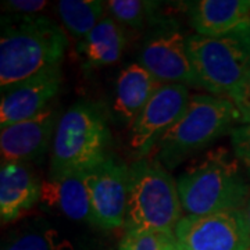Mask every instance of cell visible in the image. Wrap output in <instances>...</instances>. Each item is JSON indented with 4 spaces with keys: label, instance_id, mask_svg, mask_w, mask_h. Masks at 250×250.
Wrapping results in <instances>:
<instances>
[{
    "label": "cell",
    "instance_id": "8992f818",
    "mask_svg": "<svg viewBox=\"0 0 250 250\" xmlns=\"http://www.w3.org/2000/svg\"><path fill=\"white\" fill-rule=\"evenodd\" d=\"M188 54L200 88L232 99L250 72V27L220 38L189 35Z\"/></svg>",
    "mask_w": 250,
    "mask_h": 250
},
{
    "label": "cell",
    "instance_id": "6da1fadb",
    "mask_svg": "<svg viewBox=\"0 0 250 250\" xmlns=\"http://www.w3.org/2000/svg\"><path fill=\"white\" fill-rule=\"evenodd\" d=\"M68 46L65 31L43 16L1 18L0 88L14 86L38 74L62 67Z\"/></svg>",
    "mask_w": 250,
    "mask_h": 250
},
{
    "label": "cell",
    "instance_id": "e0dca14e",
    "mask_svg": "<svg viewBox=\"0 0 250 250\" xmlns=\"http://www.w3.org/2000/svg\"><path fill=\"white\" fill-rule=\"evenodd\" d=\"M125 34L116 20L104 16L96 27L81 39L80 52L92 67H104L117 62L124 52Z\"/></svg>",
    "mask_w": 250,
    "mask_h": 250
},
{
    "label": "cell",
    "instance_id": "30bf717a",
    "mask_svg": "<svg viewBox=\"0 0 250 250\" xmlns=\"http://www.w3.org/2000/svg\"><path fill=\"white\" fill-rule=\"evenodd\" d=\"M129 166L108 156L88 175L90 224L113 231L125 225Z\"/></svg>",
    "mask_w": 250,
    "mask_h": 250
},
{
    "label": "cell",
    "instance_id": "3957f363",
    "mask_svg": "<svg viewBox=\"0 0 250 250\" xmlns=\"http://www.w3.org/2000/svg\"><path fill=\"white\" fill-rule=\"evenodd\" d=\"M236 123L242 124L241 116L231 99L195 95L182 117L157 143L152 159L172 170L220 136L232 132Z\"/></svg>",
    "mask_w": 250,
    "mask_h": 250
},
{
    "label": "cell",
    "instance_id": "9c48e42d",
    "mask_svg": "<svg viewBox=\"0 0 250 250\" xmlns=\"http://www.w3.org/2000/svg\"><path fill=\"white\" fill-rule=\"evenodd\" d=\"M189 88L161 83L131 125V147L139 159L150 156L160 139L185 113L190 102Z\"/></svg>",
    "mask_w": 250,
    "mask_h": 250
},
{
    "label": "cell",
    "instance_id": "ba28073f",
    "mask_svg": "<svg viewBox=\"0 0 250 250\" xmlns=\"http://www.w3.org/2000/svg\"><path fill=\"white\" fill-rule=\"evenodd\" d=\"M174 235L188 250H250V229L245 208L184 215Z\"/></svg>",
    "mask_w": 250,
    "mask_h": 250
},
{
    "label": "cell",
    "instance_id": "7a4b0ae2",
    "mask_svg": "<svg viewBox=\"0 0 250 250\" xmlns=\"http://www.w3.org/2000/svg\"><path fill=\"white\" fill-rule=\"evenodd\" d=\"M235 153L217 147L193 159L177 179L187 215H205L243 208L250 188Z\"/></svg>",
    "mask_w": 250,
    "mask_h": 250
},
{
    "label": "cell",
    "instance_id": "277c9868",
    "mask_svg": "<svg viewBox=\"0 0 250 250\" xmlns=\"http://www.w3.org/2000/svg\"><path fill=\"white\" fill-rule=\"evenodd\" d=\"M110 128L100 108L78 102L59 120L52 143L49 177L85 174L108 156Z\"/></svg>",
    "mask_w": 250,
    "mask_h": 250
},
{
    "label": "cell",
    "instance_id": "2e32d148",
    "mask_svg": "<svg viewBox=\"0 0 250 250\" xmlns=\"http://www.w3.org/2000/svg\"><path fill=\"white\" fill-rule=\"evenodd\" d=\"M160 85V81L139 62L126 65L117 78L114 111L121 120L132 125Z\"/></svg>",
    "mask_w": 250,
    "mask_h": 250
},
{
    "label": "cell",
    "instance_id": "4fadbf2b",
    "mask_svg": "<svg viewBox=\"0 0 250 250\" xmlns=\"http://www.w3.org/2000/svg\"><path fill=\"white\" fill-rule=\"evenodd\" d=\"M42 181L29 164H1L0 170V218L1 224L16 221L18 217L41 202Z\"/></svg>",
    "mask_w": 250,
    "mask_h": 250
},
{
    "label": "cell",
    "instance_id": "484cf974",
    "mask_svg": "<svg viewBox=\"0 0 250 250\" xmlns=\"http://www.w3.org/2000/svg\"><path fill=\"white\" fill-rule=\"evenodd\" d=\"M171 250H188L185 246H182L181 243H178V242L175 241V243H174V246L171 248Z\"/></svg>",
    "mask_w": 250,
    "mask_h": 250
},
{
    "label": "cell",
    "instance_id": "7c38bea8",
    "mask_svg": "<svg viewBox=\"0 0 250 250\" xmlns=\"http://www.w3.org/2000/svg\"><path fill=\"white\" fill-rule=\"evenodd\" d=\"M62 80V68L59 67L1 90L0 126L6 128L32 118L49 107L47 103L57 95Z\"/></svg>",
    "mask_w": 250,
    "mask_h": 250
},
{
    "label": "cell",
    "instance_id": "7402d4cb",
    "mask_svg": "<svg viewBox=\"0 0 250 250\" xmlns=\"http://www.w3.org/2000/svg\"><path fill=\"white\" fill-rule=\"evenodd\" d=\"M231 145L236 159L250 175V124L238 125L231 132Z\"/></svg>",
    "mask_w": 250,
    "mask_h": 250
},
{
    "label": "cell",
    "instance_id": "d4e9b609",
    "mask_svg": "<svg viewBox=\"0 0 250 250\" xmlns=\"http://www.w3.org/2000/svg\"><path fill=\"white\" fill-rule=\"evenodd\" d=\"M245 213H246V218H248V224H249V229H250V197L246 203V208H245Z\"/></svg>",
    "mask_w": 250,
    "mask_h": 250
},
{
    "label": "cell",
    "instance_id": "8fae6325",
    "mask_svg": "<svg viewBox=\"0 0 250 250\" xmlns=\"http://www.w3.org/2000/svg\"><path fill=\"white\" fill-rule=\"evenodd\" d=\"M57 118L50 106L32 118L0 129L1 164L22 163L41 159L53 143Z\"/></svg>",
    "mask_w": 250,
    "mask_h": 250
},
{
    "label": "cell",
    "instance_id": "ac0fdd59",
    "mask_svg": "<svg viewBox=\"0 0 250 250\" xmlns=\"http://www.w3.org/2000/svg\"><path fill=\"white\" fill-rule=\"evenodd\" d=\"M106 3L100 0H62L57 11L62 25L72 36L83 39L104 17Z\"/></svg>",
    "mask_w": 250,
    "mask_h": 250
},
{
    "label": "cell",
    "instance_id": "52a82bcc",
    "mask_svg": "<svg viewBox=\"0 0 250 250\" xmlns=\"http://www.w3.org/2000/svg\"><path fill=\"white\" fill-rule=\"evenodd\" d=\"M188 36L175 20H160L145 36L138 62L161 83L200 88L188 54Z\"/></svg>",
    "mask_w": 250,
    "mask_h": 250
},
{
    "label": "cell",
    "instance_id": "cb8c5ba5",
    "mask_svg": "<svg viewBox=\"0 0 250 250\" xmlns=\"http://www.w3.org/2000/svg\"><path fill=\"white\" fill-rule=\"evenodd\" d=\"M47 6L43 0H6L3 1V9L13 11L20 16H36L41 10Z\"/></svg>",
    "mask_w": 250,
    "mask_h": 250
},
{
    "label": "cell",
    "instance_id": "ffe728a7",
    "mask_svg": "<svg viewBox=\"0 0 250 250\" xmlns=\"http://www.w3.org/2000/svg\"><path fill=\"white\" fill-rule=\"evenodd\" d=\"M1 250H71L54 229H35L4 242Z\"/></svg>",
    "mask_w": 250,
    "mask_h": 250
},
{
    "label": "cell",
    "instance_id": "d6986e66",
    "mask_svg": "<svg viewBox=\"0 0 250 250\" xmlns=\"http://www.w3.org/2000/svg\"><path fill=\"white\" fill-rule=\"evenodd\" d=\"M159 7L157 1L145 0H110L106 1L108 16L116 20L120 25H126L132 29H142L146 21L154 16Z\"/></svg>",
    "mask_w": 250,
    "mask_h": 250
},
{
    "label": "cell",
    "instance_id": "603a6c76",
    "mask_svg": "<svg viewBox=\"0 0 250 250\" xmlns=\"http://www.w3.org/2000/svg\"><path fill=\"white\" fill-rule=\"evenodd\" d=\"M231 100L239 111L242 124H250V72Z\"/></svg>",
    "mask_w": 250,
    "mask_h": 250
},
{
    "label": "cell",
    "instance_id": "44dd1931",
    "mask_svg": "<svg viewBox=\"0 0 250 250\" xmlns=\"http://www.w3.org/2000/svg\"><path fill=\"white\" fill-rule=\"evenodd\" d=\"M175 241L174 232L128 231L120 242L118 250H171Z\"/></svg>",
    "mask_w": 250,
    "mask_h": 250
},
{
    "label": "cell",
    "instance_id": "5b68a950",
    "mask_svg": "<svg viewBox=\"0 0 250 250\" xmlns=\"http://www.w3.org/2000/svg\"><path fill=\"white\" fill-rule=\"evenodd\" d=\"M182 211L178 184L163 164L145 157L129 166L125 232H174Z\"/></svg>",
    "mask_w": 250,
    "mask_h": 250
},
{
    "label": "cell",
    "instance_id": "9a60e30c",
    "mask_svg": "<svg viewBox=\"0 0 250 250\" xmlns=\"http://www.w3.org/2000/svg\"><path fill=\"white\" fill-rule=\"evenodd\" d=\"M88 175L70 174L62 177H49L42 181L41 202L74 221H89L90 200Z\"/></svg>",
    "mask_w": 250,
    "mask_h": 250
},
{
    "label": "cell",
    "instance_id": "5bb4252c",
    "mask_svg": "<svg viewBox=\"0 0 250 250\" xmlns=\"http://www.w3.org/2000/svg\"><path fill=\"white\" fill-rule=\"evenodd\" d=\"M197 35L220 38L250 27L249 0H199L189 7Z\"/></svg>",
    "mask_w": 250,
    "mask_h": 250
},
{
    "label": "cell",
    "instance_id": "4316f807",
    "mask_svg": "<svg viewBox=\"0 0 250 250\" xmlns=\"http://www.w3.org/2000/svg\"><path fill=\"white\" fill-rule=\"evenodd\" d=\"M249 7H250V0H249Z\"/></svg>",
    "mask_w": 250,
    "mask_h": 250
}]
</instances>
